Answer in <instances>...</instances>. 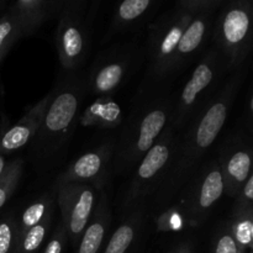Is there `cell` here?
Returning <instances> with one entry per match:
<instances>
[{
  "instance_id": "1",
  "label": "cell",
  "mask_w": 253,
  "mask_h": 253,
  "mask_svg": "<svg viewBox=\"0 0 253 253\" xmlns=\"http://www.w3.org/2000/svg\"><path fill=\"white\" fill-rule=\"evenodd\" d=\"M246 76V66L231 72L220 90L177 133L169 168L147 207L152 219L172 203L175 195L202 166L203 158L224 128Z\"/></svg>"
},
{
  "instance_id": "2",
  "label": "cell",
  "mask_w": 253,
  "mask_h": 253,
  "mask_svg": "<svg viewBox=\"0 0 253 253\" xmlns=\"http://www.w3.org/2000/svg\"><path fill=\"white\" fill-rule=\"evenodd\" d=\"M172 84L141 81L128 115L113 140L111 177L130 174L168 125L175 99Z\"/></svg>"
},
{
  "instance_id": "3",
  "label": "cell",
  "mask_w": 253,
  "mask_h": 253,
  "mask_svg": "<svg viewBox=\"0 0 253 253\" xmlns=\"http://www.w3.org/2000/svg\"><path fill=\"white\" fill-rule=\"evenodd\" d=\"M63 73L52 89L41 126L29 143V161L41 177L53 172L67 157L86 94L85 76L81 71Z\"/></svg>"
},
{
  "instance_id": "4",
  "label": "cell",
  "mask_w": 253,
  "mask_h": 253,
  "mask_svg": "<svg viewBox=\"0 0 253 253\" xmlns=\"http://www.w3.org/2000/svg\"><path fill=\"white\" fill-rule=\"evenodd\" d=\"M224 192V182L216 158L202 163L167 208L156 215L157 231H182L202 226Z\"/></svg>"
},
{
  "instance_id": "5",
  "label": "cell",
  "mask_w": 253,
  "mask_h": 253,
  "mask_svg": "<svg viewBox=\"0 0 253 253\" xmlns=\"http://www.w3.org/2000/svg\"><path fill=\"white\" fill-rule=\"evenodd\" d=\"M227 73H231L229 63L216 47H210L202 53L189 79L185 82L180 93L175 95L168 123L175 133H179L193 115L220 90L226 81Z\"/></svg>"
},
{
  "instance_id": "6",
  "label": "cell",
  "mask_w": 253,
  "mask_h": 253,
  "mask_svg": "<svg viewBox=\"0 0 253 253\" xmlns=\"http://www.w3.org/2000/svg\"><path fill=\"white\" fill-rule=\"evenodd\" d=\"M194 16L179 0L172 9L163 11L148 24L143 42L146 72L142 81L173 82L170 79L173 56L183 32Z\"/></svg>"
},
{
  "instance_id": "7",
  "label": "cell",
  "mask_w": 253,
  "mask_h": 253,
  "mask_svg": "<svg viewBox=\"0 0 253 253\" xmlns=\"http://www.w3.org/2000/svg\"><path fill=\"white\" fill-rule=\"evenodd\" d=\"M98 1L66 0L59 12L54 46L63 72H79L90 52Z\"/></svg>"
},
{
  "instance_id": "8",
  "label": "cell",
  "mask_w": 253,
  "mask_h": 253,
  "mask_svg": "<svg viewBox=\"0 0 253 253\" xmlns=\"http://www.w3.org/2000/svg\"><path fill=\"white\" fill-rule=\"evenodd\" d=\"M175 141L177 133L167 125L155 145L131 170L130 179L119 199L121 217L137 208L148 207L169 168Z\"/></svg>"
},
{
  "instance_id": "9",
  "label": "cell",
  "mask_w": 253,
  "mask_h": 253,
  "mask_svg": "<svg viewBox=\"0 0 253 253\" xmlns=\"http://www.w3.org/2000/svg\"><path fill=\"white\" fill-rule=\"evenodd\" d=\"M145 63V49L138 37L114 42L101 49L85 76L86 93L114 96Z\"/></svg>"
},
{
  "instance_id": "10",
  "label": "cell",
  "mask_w": 253,
  "mask_h": 253,
  "mask_svg": "<svg viewBox=\"0 0 253 253\" xmlns=\"http://www.w3.org/2000/svg\"><path fill=\"white\" fill-rule=\"evenodd\" d=\"M211 39L214 47L226 58L230 72L242 68L252 51V0L225 1L214 20Z\"/></svg>"
},
{
  "instance_id": "11",
  "label": "cell",
  "mask_w": 253,
  "mask_h": 253,
  "mask_svg": "<svg viewBox=\"0 0 253 253\" xmlns=\"http://www.w3.org/2000/svg\"><path fill=\"white\" fill-rule=\"evenodd\" d=\"M59 220L73 247L81 240L96 209L100 190L85 183H68L53 187Z\"/></svg>"
},
{
  "instance_id": "12",
  "label": "cell",
  "mask_w": 253,
  "mask_h": 253,
  "mask_svg": "<svg viewBox=\"0 0 253 253\" xmlns=\"http://www.w3.org/2000/svg\"><path fill=\"white\" fill-rule=\"evenodd\" d=\"M114 156V142L100 143L86 151L69 163L56 177L53 187L68 183H85L99 190L105 189L111 178V163Z\"/></svg>"
},
{
  "instance_id": "13",
  "label": "cell",
  "mask_w": 253,
  "mask_h": 253,
  "mask_svg": "<svg viewBox=\"0 0 253 253\" xmlns=\"http://www.w3.org/2000/svg\"><path fill=\"white\" fill-rule=\"evenodd\" d=\"M216 161L222 175L225 195L235 198L252 174L251 138L241 133L230 135L220 146Z\"/></svg>"
},
{
  "instance_id": "14",
  "label": "cell",
  "mask_w": 253,
  "mask_h": 253,
  "mask_svg": "<svg viewBox=\"0 0 253 253\" xmlns=\"http://www.w3.org/2000/svg\"><path fill=\"white\" fill-rule=\"evenodd\" d=\"M162 5L163 2L157 0H124L116 2L101 42L106 43L120 35L138 34L155 19Z\"/></svg>"
},
{
  "instance_id": "15",
  "label": "cell",
  "mask_w": 253,
  "mask_h": 253,
  "mask_svg": "<svg viewBox=\"0 0 253 253\" xmlns=\"http://www.w3.org/2000/svg\"><path fill=\"white\" fill-rule=\"evenodd\" d=\"M215 11H204L195 15L183 32L175 48L170 64V79L182 73L195 57L204 49L208 41L211 39L214 27Z\"/></svg>"
},
{
  "instance_id": "16",
  "label": "cell",
  "mask_w": 253,
  "mask_h": 253,
  "mask_svg": "<svg viewBox=\"0 0 253 253\" xmlns=\"http://www.w3.org/2000/svg\"><path fill=\"white\" fill-rule=\"evenodd\" d=\"M52 98V90L32 105L15 125L0 135V155H10L29 145L36 136Z\"/></svg>"
},
{
  "instance_id": "17",
  "label": "cell",
  "mask_w": 253,
  "mask_h": 253,
  "mask_svg": "<svg viewBox=\"0 0 253 253\" xmlns=\"http://www.w3.org/2000/svg\"><path fill=\"white\" fill-rule=\"evenodd\" d=\"M66 0H17L10 2L7 10L15 15L22 37L35 34L42 25L57 19Z\"/></svg>"
},
{
  "instance_id": "18",
  "label": "cell",
  "mask_w": 253,
  "mask_h": 253,
  "mask_svg": "<svg viewBox=\"0 0 253 253\" xmlns=\"http://www.w3.org/2000/svg\"><path fill=\"white\" fill-rule=\"evenodd\" d=\"M124 119L123 109L113 96H99L79 114L78 123L83 127L114 130L120 128Z\"/></svg>"
},
{
  "instance_id": "19",
  "label": "cell",
  "mask_w": 253,
  "mask_h": 253,
  "mask_svg": "<svg viewBox=\"0 0 253 253\" xmlns=\"http://www.w3.org/2000/svg\"><path fill=\"white\" fill-rule=\"evenodd\" d=\"M56 194L54 190L46 192L39 195L34 200L25 205L21 211L15 215L17 237L24 234L26 230L43 221L49 215L54 214L56 210Z\"/></svg>"
},
{
  "instance_id": "20",
  "label": "cell",
  "mask_w": 253,
  "mask_h": 253,
  "mask_svg": "<svg viewBox=\"0 0 253 253\" xmlns=\"http://www.w3.org/2000/svg\"><path fill=\"white\" fill-rule=\"evenodd\" d=\"M54 214L41 221L40 224L30 227L29 230L17 237L16 253H37L44 246L53 229Z\"/></svg>"
},
{
  "instance_id": "21",
  "label": "cell",
  "mask_w": 253,
  "mask_h": 253,
  "mask_svg": "<svg viewBox=\"0 0 253 253\" xmlns=\"http://www.w3.org/2000/svg\"><path fill=\"white\" fill-rule=\"evenodd\" d=\"M232 236L236 241L239 251L249 252L252 250L253 241V210L231 211L226 220Z\"/></svg>"
},
{
  "instance_id": "22",
  "label": "cell",
  "mask_w": 253,
  "mask_h": 253,
  "mask_svg": "<svg viewBox=\"0 0 253 253\" xmlns=\"http://www.w3.org/2000/svg\"><path fill=\"white\" fill-rule=\"evenodd\" d=\"M20 39H22V34L19 21L6 9L0 16V63Z\"/></svg>"
},
{
  "instance_id": "23",
  "label": "cell",
  "mask_w": 253,
  "mask_h": 253,
  "mask_svg": "<svg viewBox=\"0 0 253 253\" xmlns=\"http://www.w3.org/2000/svg\"><path fill=\"white\" fill-rule=\"evenodd\" d=\"M24 160L16 158L9 163L6 173L0 179V209L6 204L19 187L24 172Z\"/></svg>"
},
{
  "instance_id": "24",
  "label": "cell",
  "mask_w": 253,
  "mask_h": 253,
  "mask_svg": "<svg viewBox=\"0 0 253 253\" xmlns=\"http://www.w3.org/2000/svg\"><path fill=\"white\" fill-rule=\"evenodd\" d=\"M17 234L15 214L7 212L0 219V253H16Z\"/></svg>"
},
{
  "instance_id": "25",
  "label": "cell",
  "mask_w": 253,
  "mask_h": 253,
  "mask_svg": "<svg viewBox=\"0 0 253 253\" xmlns=\"http://www.w3.org/2000/svg\"><path fill=\"white\" fill-rule=\"evenodd\" d=\"M236 241L232 236L227 221H221L215 229L211 239V253H237Z\"/></svg>"
},
{
  "instance_id": "26",
  "label": "cell",
  "mask_w": 253,
  "mask_h": 253,
  "mask_svg": "<svg viewBox=\"0 0 253 253\" xmlns=\"http://www.w3.org/2000/svg\"><path fill=\"white\" fill-rule=\"evenodd\" d=\"M68 244V235L61 220H58L56 227L51 231L48 240L43 246L42 253H64Z\"/></svg>"
},
{
  "instance_id": "27",
  "label": "cell",
  "mask_w": 253,
  "mask_h": 253,
  "mask_svg": "<svg viewBox=\"0 0 253 253\" xmlns=\"http://www.w3.org/2000/svg\"><path fill=\"white\" fill-rule=\"evenodd\" d=\"M253 210V174L245 182L241 189L234 198V205L231 211H246Z\"/></svg>"
},
{
  "instance_id": "28",
  "label": "cell",
  "mask_w": 253,
  "mask_h": 253,
  "mask_svg": "<svg viewBox=\"0 0 253 253\" xmlns=\"http://www.w3.org/2000/svg\"><path fill=\"white\" fill-rule=\"evenodd\" d=\"M169 253H194V245L192 241H183L173 247Z\"/></svg>"
},
{
  "instance_id": "29",
  "label": "cell",
  "mask_w": 253,
  "mask_h": 253,
  "mask_svg": "<svg viewBox=\"0 0 253 253\" xmlns=\"http://www.w3.org/2000/svg\"><path fill=\"white\" fill-rule=\"evenodd\" d=\"M9 163L10 162H6L4 156L0 155V179H1V178L4 177L5 173H6L7 168H9Z\"/></svg>"
},
{
  "instance_id": "30",
  "label": "cell",
  "mask_w": 253,
  "mask_h": 253,
  "mask_svg": "<svg viewBox=\"0 0 253 253\" xmlns=\"http://www.w3.org/2000/svg\"><path fill=\"white\" fill-rule=\"evenodd\" d=\"M4 5V1H0V10H1V6Z\"/></svg>"
},
{
  "instance_id": "31",
  "label": "cell",
  "mask_w": 253,
  "mask_h": 253,
  "mask_svg": "<svg viewBox=\"0 0 253 253\" xmlns=\"http://www.w3.org/2000/svg\"><path fill=\"white\" fill-rule=\"evenodd\" d=\"M237 253H247V252L246 251H239Z\"/></svg>"
},
{
  "instance_id": "32",
  "label": "cell",
  "mask_w": 253,
  "mask_h": 253,
  "mask_svg": "<svg viewBox=\"0 0 253 253\" xmlns=\"http://www.w3.org/2000/svg\"><path fill=\"white\" fill-rule=\"evenodd\" d=\"M247 253H253V249H252V250H250V251L247 252Z\"/></svg>"
}]
</instances>
